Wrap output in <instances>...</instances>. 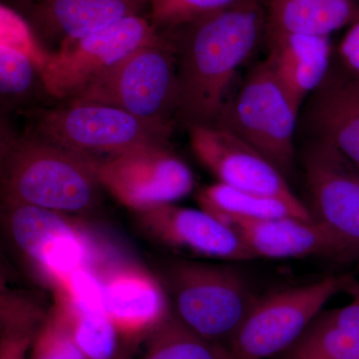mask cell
Listing matches in <instances>:
<instances>
[{"label":"cell","mask_w":359,"mask_h":359,"mask_svg":"<svg viewBox=\"0 0 359 359\" xmlns=\"http://www.w3.org/2000/svg\"><path fill=\"white\" fill-rule=\"evenodd\" d=\"M157 276L175 316L195 334L229 349L259 297L233 264L172 259L161 264Z\"/></svg>","instance_id":"3"},{"label":"cell","mask_w":359,"mask_h":359,"mask_svg":"<svg viewBox=\"0 0 359 359\" xmlns=\"http://www.w3.org/2000/svg\"><path fill=\"white\" fill-rule=\"evenodd\" d=\"M104 308L123 340L140 346L171 311L158 276L138 264L115 257L97 271Z\"/></svg>","instance_id":"13"},{"label":"cell","mask_w":359,"mask_h":359,"mask_svg":"<svg viewBox=\"0 0 359 359\" xmlns=\"http://www.w3.org/2000/svg\"><path fill=\"white\" fill-rule=\"evenodd\" d=\"M160 32L150 18L136 14L63 45L49 54L40 73L42 86L54 98L69 100L94 77Z\"/></svg>","instance_id":"9"},{"label":"cell","mask_w":359,"mask_h":359,"mask_svg":"<svg viewBox=\"0 0 359 359\" xmlns=\"http://www.w3.org/2000/svg\"><path fill=\"white\" fill-rule=\"evenodd\" d=\"M45 311L36 302L18 294L1 290L0 297V332L2 334H21L36 337L46 320Z\"/></svg>","instance_id":"25"},{"label":"cell","mask_w":359,"mask_h":359,"mask_svg":"<svg viewBox=\"0 0 359 359\" xmlns=\"http://www.w3.org/2000/svg\"><path fill=\"white\" fill-rule=\"evenodd\" d=\"M347 276H330L257 297L230 351L237 359L275 358L299 339L332 297L344 292Z\"/></svg>","instance_id":"7"},{"label":"cell","mask_w":359,"mask_h":359,"mask_svg":"<svg viewBox=\"0 0 359 359\" xmlns=\"http://www.w3.org/2000/svg\"><path fill=\"white\" fill-rule=\"evenodd\" d=\"M266 29L332 36L359 20L353 0H266Z\"/></svg>","instance_id":"18"},{"label":"cell","mask_w":359,"mask_h":359,"mask_svg":"<svg viewBox=\"0 0 359 359\" xmlns=\"http://www.w3.org/2000/svg\"><path fill=\"white\" fill-rule=\"evenodd\" d=\"M306 101L311 137L332 144L359 171V73L332 63Z\"/></svg>","instance_id":"15"},{"label":"cell","mask_w":359,"mask_h":359,"mask_svg":"<svg viewBox=\"0 0 359 359\" xmlns=\"http://www.w3.org/2000/svg\"><path fill=\"white\" fill-rule=\"evenodd\" d=\"M32 359L89 358L78 346L65 320L52 308L33 340Z\"/></svg>","instance_id":"24"},{"label":"cell","mask_w":359,"mask_h":359,"mask_svg":"<svg viewBox=\"0 0 359 359\" xmlns=\"http://www.w3.org/2000/svg\"><path fill=\"white\" fill-rule=\"evenodd\" d=\"M141 359H237L228 347L205 339L170 311L145 340Z\"/></svg>","instance_id":"20"},{"label":"cell","mask_w":359,"mask_h":359,"mask_svg":"<svg viewBox=\"0 0 359 359\" xmlns=\"http://www.w3.org/2000/svg\"><path fill=\"white\" fill-rule=\"evenodd\" d=\"M138 346V344L124 341L121 353L115 359H133L134 353H136Z\"/></svg>","instance_id":"32"},{"label":"cell","mask_w":359,"mask_h":359,"mask_svg":"<svg viewBox=\"0 0 359 359\" xmlns=\"http://www.w3.org/2000/svg\"><path fill=\"white\" fill-rule=\"evenodd\" d=\"M0 42L20 49L32 56L40 73L51 51L45 48L27 21L6 6L0 7Z\"/></svg>","instance_id":"27"},{"label":"cell","mask_w":359,"mask_h":359,"mask_svg":"<svg viewBox=\"0 0 359 359\" xmlns=\"http://www.w3.org/2000/svg\"><path fill=\"white\" fill-rule=\"evenodd\" d=\"M103 190L94 159L34 135H15L2 128L1 202L82 217L98 207Z\"/></svg>","instance_id":"2"},{"label":"cell","mask_w":359,"mask_h":359,"mask_svg":"<svg viewBox=\"0 0 359 359\" xmlns=\"http://www.w3.org/2000/svg\"><path fill=\"white\" fill-rule=\"evenodd\" d=\"M353 1H355L356 4H359V0H353Z\"/></svg>","instance_id":"34"},{"label":"cell","mask_w":359,"mask_h":359,"mask_svg":"<svg viewBox=\"0 0 359 359\" xmlns=\"http://www.w3.org/2000/svg\"><path fill=\"white\" fill-rule=\"evenodd\" d=\"M34 337L20 334L0 335V359H27L28 349L32 346Z\"/></svg>","instance_id":"30"},{"label":"cell","mask_w":359,"mask_h":359,"mask_svg":"<svg viewBox=\"0 0 359 359\" xmlns=\"http://www.w3.org/2000/svg\"><path fill=\"white\" fill-rule=\"evenodd\" d=\"M238 1L240 0H148V4L151 8L150 20L161 32H167Z\"/></svg>","instance_id":"26"},{"label":"cell","mask_w":359,"mask_h":359,"mask_svg":"<svg viewBox=\"0 0 359 359\" xmlns=\"http://www.w3.org/2000/svg\"><path fill=\"white\" fill-rule=\"evenodd\" d=\"M142 0H37L32 11L39 40L72 43L116 21L140 14Z\"/></svg>","instance_id":"17"},{"label":"cell","mask_w":359,"mask_h":359,"mask_svg":"<svg viewBox=\"0 0 359 359\" xmlns=\"http://www.w3.org/2000/svg\"><path fill=\"white\" fill-rule=\"evenodd\" d=\"M308 205L359 263V171L334 146L311 137L304 151Z\"/></svg>","instance_id":"10"},{"label":"cell","mask_w":359,"mask_h":359,"mask_svg":"<svg viewBox=\"0 0 359 359\" xmlns=\"http://www.w3.org/2000/svg\"><path fill=\"white\" fill-rule=\"evenodd\" d=\"M169 32L178 72L177 121L185 127L214 125L238 72L266 37V4L240 0Z\"/></svg>","instance_id":"1"},{"label":"cell","mask_w":359,"mask_h":359,"mask_svg":"<svg viewBox=\"0 0 359 359\" xmlns=\"http://www.w3.org/2000/svg\"><path fill=\"white\" fill-rule=\"evenodd\" d=\"M273 359H359V335L330 327L318 316L292 346Z\"/></svg>","instance_id":"22"},{"label":"cell","mask_w":359,"mask_h":359,"mask_svg":"<svg viewBox=\"0 0 359 359\" xmlns=\"http://www.w3.org/2000/svg\"><path fill=\"white\" fill-rule=\"evenodd\" d=\"M201 209L222 223L235 219H264L292 217L313 221L308 205L276 196L242 190L222 183L203 187L197 193Z\"/></svg>","instance_id":"19"},{"label":"cell","mask_w":359,"mask_h":359,"mask_svg":"<svg viewBox=\"0 0 359 359\" xmlns=\"http://www.w3.org/2000/svg\"><path fill=\"white\" fill-rule=\"evenodd\" d=\"M67 102L110 106L142 119L175 125L179 82L172 32H161L94 77Z\"/></svg>","instance_id":"4"},{"label":"cell","mask_w":359,"mask_h":359,"mask_svg":"<svg viewBox=\"0 0 359 359\" xmlns=\"http://www.w3.org/2000/svg\"><path fill=\"white\" fill-rule=\"evenodd\" d=\"M264 41L268 47L266 60L301 108L323 83L332 66L330 36L266 29Z\"/></svg>","instance_id":"16"},{"label":"cell","mask_w":359,"mask_h":359,"mask_svg":"<svg viewBox=\"0 0 359 359\" xmlns=\"http://www.w3.org/2000/svg\"><path fill=\"white\" fill-rule=\"evenodd\" d=\"M299 110L264 58L247 71L212 126L250 144L285 176L294 166Z\"/></svg>","instance_id":"5"},{"label":"cell","mask_w":359,"mask_h":359,"mask_svg":"<svg viewBox=\"0 0 359 359\" xmlns=\"http://www.w3.org/2000/svg\"><path fill=\"white\" fill-rule=\"evenodd\" d=\"M41 81L40 71L32 56L20 49L0 42V93L8 98L27 95L36 80Z\"/></svg>","instance_id":"23"},{"label":"cell","mask_w":359,"mask_h":359,"mask_svg":"<svg viewBox=\"0 0 359 359\" xmlns=\"http://www.w3.org/2000/svg\"><path fill=\"white\" fill-rule=\"evenodd\" d=\"M318 318L330 327L347 334L359 335V301L351 299V304L318 314Z\"/></svg>","instance_id":"28"},{"label":"cell","mask_w":359,"mask_h":359,"mask_svg":"<svg viewBox=\"0 0 359 359\" xmlns=\"http://www.w3.org/2000/svg\"><path fill=\"white\" fill-rule=\"evenodd\" d=\"M94 161L104 190L134 212L175 204L195 188L192 170L170 144Z\"/></svg>","instance_id":"8"},{"label":"cell","mask_w":359,"mask_h":359,"mask_svg":"<svg viewBox=\"0 0 359 359\" xmlns=\"http://www.w3.org/2000/svg\"><path fill=\"white\" fill-rule=\"evenodd\" d=\"M134 214L142 235L156 245L231 263L254 259L236 231L204 210L169 204Z\"/></svg>","instance_id":"12"},{"label":"cell","mask_w":359,"mask_h":359,"mask_svg":"<svg viewBox=\"0 0 359 359\" xmlns=\"http://www.w3.org/2000/svg\"><path fill=\"white\" fill-rule=\"evenodd\" d=\"M142 1H144L146 4H148V0H142Z\"/></svg>","instance_id":"33"},{"label":"cell","mask_w":359,"mask_h":359,"mask_svg":"<svg viewBox=\"0 0 359 359\" xmlns=\"http://www.w3.org/2000/svg\"><path fill=\"white\" fill-rule=\"evenodd\" d=\"M52 308L65 320L78 346L89 359H115L121 353L124 340L105 309L59 302Z\"/></svg>","instance_id":"21"},{"label":"cell","mask_w":359,"mask_h":359,"mask_svg":"<svg viewBox=\"0 0 359 359\" xmlns=\"http://www.w3.org/2000/svg\"><path fill=\"white\" fill-rule=\"evenodd\" d=\"M337 53L342 65L359 73V20L349 26L340 41Z\"/></svg>","instance_id":"29"},{"label":"cell","mask_w":359,"mask_h":359,"mask_svg":"<svg viewBox=\"0 0 359 359\" xmlns=\"http://www.w3.org/2000/svg\"><path fill=\"white\" fill-rule=\"evenodd\" d=\"M186 128L194 155L219 183L283 199L299 200L285 175L242 139L212 125H190Z\"/></svg>","instance_id":"11"},{"label":"cell","mask_w":359,"mask_h":359,"mask_svg":"<svg viewBox=\"0 0 359 359\" xmlns=\"http://www.w3.org/2000/svg\"><path fill=\"white\" fill-rule=\"evenodd\" d=\"M29 133L94 160L148 145H168L174 124L142 119L99 104H63L32 114Z\"/></svg>","instance_id":"6"},{"label":"cell","mask_w":359,"mask_h":359,"mask_svg":"<svg viewBox=\"0 0 359 359\" xmlns=\"http://www.w3.org/2000/svg\"><path fill=\"white\" fill-rule=\"evenodd\" d=\"M344 292L351 295V299L359 301V280L348 275L344 285Z\"/></svg>","instance_id":"31"},{"label":"cell","mask_w":359,"mask_h":359,"mask_svg":"<svg viewBox=\"0 0 359 359\" xmlns=\"http://www.w3.org/2000/svg\"><path fill=\"white\" fill-rule=\"evenodd\" d=\"M236 231L254 259L323 257L353 264L349 250L316 221L283 217L264 219H235L226 224Z\"/></svg>","instance_id":"14"}]
</instances>
